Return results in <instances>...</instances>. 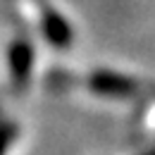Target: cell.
<instances>
[{
	"instance_id": "obj_1",
	"label": "cell",
	"mask_w": 155,
	"mask_h": 155,
	"mask_svg": "<svg viewBox=\"0 0 155 155\" xmlns=\"http://www.w3.org/2000/svg\"><path fill=\"white\" fill-rule=\"evenodd\" d=\"M88 88L93 93L100 96H112V98H127L136 93L138 84L134 79L124 77V74H117V72H105V69H98L88 77Z\"/></svg>"
},
{
	"instance_id": "obj_2",
	"label": "cell",
	"mask_w": 155,
	"mask_h": 155,
	"mask_svg": "<svg viewBox=\"0 0 155 155\" xmlns=\"http://www.w3.org/2000/svg\"><path fill=\"white\" fill-rule=\"evenodd\" d=\"M10 72H12V79L17 86H24L29 81V74H31V67H34V48L26 38H17L12 41L10 45Z\"/></svg>"
},
{
	"instance_id": "obj_3",
	"label": "cell",
	"mask_w": 155,
	"mask_h": 155,
	"mask_svg": "<svg viewBox=\"0 0 155 155\" xmlns=\"http://www.w3.org/2000/svg\"><path fill=\"white\" fill-rule=\"evenodd\" d=\"M43 34H45V38L50 41L55 48H67L72 43V38H74L69 21L64 19L60 12L50 10V7L43 12Z\"/></svg>"
},
{
	"instance_id": "obj_4",
	"label": "cell",
	"mask_w": 155,
	"mask_h": 155,
	"mask_svg": "<svg viewBox=\"0 0 155 155\" xmlns=\"http://www.w3.org/2000/svg\"><path fill=\"white\" fill-rule=\"evenodd\" d=\"M15 134H17L15 124H0V155L7 153V148H10V143H12Z\"/></svg>"
}]
</instances>
